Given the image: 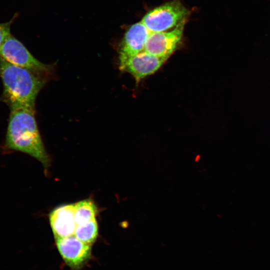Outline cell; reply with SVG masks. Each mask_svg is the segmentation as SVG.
<instances>
[{
	"label": "cell",
	"mask_w": 270,
	"mask_h": 270,
	"mask_svg": "<svg viewBox=\"0 0 270 270\" xmlns=\"http://www.w3.org/2000/svg\"><path fill=\"white\" fill-rule=\"evenodd\" d=\"M4 149L26 154L40 162L45 169L50 159L44 146L34 117V110H10Z\"/></svg>",
	"instance_id": "obj_1"
},
{
	"label": "cell",
	"mask_w": 270,
	"mask_h": 270,
	"mask_svg": "<svg viewBox=\"0 0 270 270\" xmlns=\"http://www.w3.org/2000/svg\"><path fill=\"white\" fill-rule=\"evenodd\" d=\"M0 76L3 97L10 110H34L36 97L44 84L38 74L0 58Z\"/></svg>",
	"instance_id": "obj_2"
},
{
	"label": "cell",
	"mask_w": 270,
	"mask_h": 270,
	"mask_svg": "<svg viewBox=\"0 0 270 270\" xmlns=\"http://www.w3.org/2000/svg\"><path fill=\"white\" fill-rule=\"evenodd\" d=\"M189 14L180 0H173L148 12L141 22L150 32H164L186 20Z\"/></svg>",
	"instance_id": "obj_3"
},
{
	"label": "cell",
	"mask_w": 270,
	"mask_h": 270,
	"mask_svg": "<svg viewBox=\"0 0 270 270\" xmlns=\"http://www.w3.org/2000/svg\"><path fill=\"white\" fill-rule=\"evenodd\" d=\"M0 58L35 74L46 72L50 69L36 59L24 44L10 34L0 46Z\"/></svg>",
	"instance_id": "obj_4"
},
{
	"label": "cell",
	"mask_w": 270,
	"mask_h": 270,
	"mask_svg": "<svg viewBox=\"0 0 270 270\" xmlns=\"http://www.w3.org/2000/svg\"><path fill=\"white\" fill-rule=\"evenodd\" d=\"M186 21L180 22L170 30L150 32L144 50L168 60L181 42Z\"/></svg>",
	"instance_id": "obj_5"
},
{
	"label": "cell",
	"mask_w": 270,
	"mask_h": 270,
	"mask_svg": "<svg viewBox=\"0 0 270 270\" xmlns=\"http://www.w3.org/2000/svg\"><path fill=\"white\" fill-rule=\"evenodd\" d=\"M58 250L66 264L74 270L82 268L89 260L92 248L74 235L56 239Z\"/></svg>",
	"instance_id": "obj_6"
},
{
	"label": "cell",
	"mask_w": 270,
	"mask_h": 270,
	"mask_svg": "<svg viewBox=\"0 0 270 270\" xmlns=\"http://www.w3.org/2000/svg\"><path fill=\"white\" fill-rule=\"evenodd\" d=\"M150 32L141 21L132 24L126 32L119 51V68L122 70L130 58L144 50Z\"/></svg>",
	"instance_id": "obj_7"
},
{
	"label": "cell",
	"mask_w": 270,
	"mask_h": 270,
	"mask_svg": "<svg viewBox=\"0 0 270 270\" xmlns=\"http://www.w3.org/2000/svg\"><path fill=\"white\" fill-rule=\"evenodd\" d=\"M167 60L143 50L129 58L122 70L130 74L136 82L156 72Z\"/></svg>",
	"instance_id": "obj_8"
},
{
	"label": "cell",
	"mask_w": 270,
	"mask_h": 270,
	"mask_svg": "<svg viewBox=\"0 0 270 270\" xmlns=\"http://www.w3.org/2000/svg\"><path fill=\"white\" fill-rule=\"evenodd\" d=\"M74 212V204L60 206L50 212V224L56 239L74 235L76 224Z\"/></svg>",
	"instance_id": "obj_9"
},
{
	"label": "cell",
	"mask_w": 270,
	"mask_h": 270,
	"mask_svg": "<svg viewBox=\"0 0 270 270\" xmlns=\"http://www.w3.org/2000/svg\"><path fill=\"white\" fill-rule=\"evenodd\" d=\"M74 219L76 225L96 218L98 210L91 200H84L74 204Z\"/></svg>",
	"instance_id": "obj_10"
},
{
	"label": "cell",
	"mask_w": 270,
	"mask_h": 270,
	"mask_svg": "<svg viewBox=\"0 0 270 270\" xmlns=\"http://www.w3.org/2000/svg\"><path fill=\"white\" fill-rule=\"evenodd\" d=\"M98 226L96 219L76 225L74 236L82 242L91 245L96 240Z\"/></svg>",
	"instance_id": "obj_11"
},
{
	"label": "cell",
	"mask_w": 270,
	"mask_h": 270,
	"mask_svg": "<svg viewBox=\"0 0 270 270\" xmlns=\"http://www.w3.org/2000/svg\"><path fill=\"white\" fill-rule=\"evenodd\" d=\"M18 16V14H15L10 20L0 23V46L4 40L11 34V26Z\"/></svg>",
	"instance_id": "obj_12"
}]
</instances>
